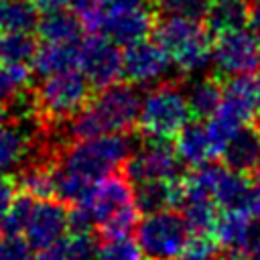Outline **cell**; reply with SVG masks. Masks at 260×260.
<instances>
[{
    "instance_id": "1",
    "label": "cell",
    "mask_w": 260,
    "mask_h": 260,
    "mask_svg": "<svg viewBox=\"0 0 260 260\" xmlns=\"http://www.w3.org/2000/svg\"><path fill=\"white\" fill-rule=\"evenodd\" d=\"M140 93L134 83H112L69 118V136L75 140L102 134L130 132L138 124Z\"/></svg>"
},
{
    "instance_id": "2",
    "label": "cell",
    "mask_w": 260,
    "mask_h": 260,
    "mask_svg": "<svg viewBox=\"0 0 260 260\" xmlns=\"http://www.w3.org/2000/svg\"><path fill=\"white\" fill-rule=\"evenodd\" d=\"M130 152L132 138L128 132L102 134L69 144L65 150H61L55 162L87 183H98L100 179L112 175L114 169L122 167Z\"/></svg>"
},
{
    "instance_id": "3",
    "label": "cell",
    "mask_w": 260,
    "mask_h": 260,
    "mask_svg": "<svg viewBox=\"0 0 260 260\" xmlns=\"http://www.w3.org/2000/svg\"><path fill=\"white\" fill-rule=\"evenodd\" d=\"M154 41L171 57L173 65L185 73L193 75L203 71L211 61L213 41L207 26L199 20L185 16H167L154 24Z\"/></svg>"
},
{
    "instance_id": "4",
    "label": "cell",
    "mask_w": 260,
    "mask_h": 260,
    "mask_svg": "<svg viewBox=\"0 0 260 260\" xmlns=\"http://www.w3.org/2000/svg\"><path fill=\"white\" fill-rule=\"evenodd\" d=\"M132 183L120 175H108L100 179L83 205L89 207L95 225L100 228L104 238L112 236H128L138 225V207L134 201Z\"/></svg>"
},
{
    "instance_id": "5",
    "label": "cell",
    "mask_w": 260,
    "mask_h": 260,
    "mask_svg": "<svg viewBox=\"0 0 260 260\" xmlns=\"http://www.w3.org/2000/svg\"><path fill=\"white\" fill-rule=\"evenodd\" d=\"M191 120V110L187 95L177 83H158L152 87L138 114V128L146 138L167 140L181 132V128Z\"/></svg>"
},
{
    "instance_id": "6",
    "label": "cell",
    "mask_w": 260,
    "mask_h": 260,
    "mask_svg": "<svg viewBox=\"0 0 260 260\" xmlns=\"http://www.w3.org/2000/svg\"><path fill=\"white\" fill-rule=\"evenodd\" d=\"M91 87L81 69L47 75L35 93V112L47 122L69 120L91 100Z\"/></svg>"
},
{
    "instance_id": "7",
    "label": "cell",
    "mask_w": 260,
    "mask_h": 260,
    "mask_svg": "<svg viewBox=\"0 0 260 260\" xmlns=\"http://www.w3.org/2000/svg\"><path fill=\"white\" fill-rule=\"evenodd\" d=\"M256 108L258 102H256L254 79L250 75L228 79V83L223 85V98L219 108L211 118H207V132L211 136L217 154L228 142V138L254 118Z\"/></svg>"
},
{
    "instance_id": "8",
    "label": "cell",
    "mask_w": 260,
    "mask_h": 260,
    "mask_svg": "<svg viewBox=\"0 0 260 260\" xmlns=\"http://www.w3.org/2000/svg\"><path fill=\"white\" fill-rule=\"evenodd\" d=\"M136 240L146 260H175L185 254L191 232L185 217L173 209L148 213L136 225Z\"/></svg>"
},
{
    "instance_id": "9",
    "label": "cell",
    "mask_w": 260,
    "mask_h": 260,
    "mask_svg": "<svg viewBox=\"0 0 260 260\" xmlns=\"http://www.w3.org/2000/svg\"><path fill=\"white\" fill-rule=\"evenodd\" d=\"M211 63L221 79L250 75L260 69V43L244 28L217 35L213 41Z\"/></svg>"
},
{
    "instance_id": "10",
    "label": "cell",
    "mask_w": 260,
    "mask_h": 260,
    "mask_svg": "<svg viewBox=\"0 0 260 260\" xmlns=\"http://www.w3.org/2000/svg\"><path fill=\"white\" fill-rule=\"evenodd\" d=\"M181 160L167 140H152L134 150L124 162V177L138 185L158 179H181Z\"/></svg>"
},
{
    "instance_id": "11",
    "label": "cell",
    "mask_w": 260,
    "mask_h": 260,
    "mask_svg": "<svg viewBox=\"0 0 260 260\" xmlns=\"http://www.w3.org/2000/svg\"><path fill=\"white\" fill-rule=\"evenodd\" d=\"M79 69L98 89L118 83L122 73V53L104 35H91L79 43Z\"/></svg>"
},
{
    "instance_id": "12",
    "label": "cell",
    "mask_w": 260,
    "mask_h": 260,
    "mask_svg": "<svg viewBox=\"0 0 260 260\" xmlns=\"http://www.w3.org/2000/svg\"><path fill=\"white\" fill-rule=\"evenodd\" d=\"M69 230V209L61 199H35L24 238L30 250H47L59 244Z\"/></svg>"
},
{
    "instance_id": "13",
    "label": "cell",
    "mask_w": 260,
    "mask_h": 260,
    "mask_svg": "<svg viewBox=\"0 0 260 260\" xmlns=\"http://www.w3.org/2000/svg\"><path fill=\"white\" fill-rule=\"evenodd\" d=\"M171 65V57L156 41L152 43L142 39L138 43L126 45L122 53V73L134 85H150L160 81L169 73Z\"/></svg>"
},
{
    "instance_id": "14",
    "label": "cell",
    "mask_w": 260,
    "mask_h": 260,
    "mask_svg": "<svg viewBox=\"0 0 260 260\" xmlns=\"http://www.w3.org/2000/svg\"><path fill=\"white\" fill-rule=\"evenodd\" d=\"M154 16L146 6L140 8H104L95 32L108 37L116 45H132L148 37L154 30Z\"/></svg>"
},
{
    "instance_id": "15",
    "label": "cell",
    "mask_w": 260,
    "mask_h": 260,
    "mask_svg": "<svg viewBox=\"0 0 260 260\" xmlns=\"http://www.w3.org/2000/svg\"><path fill=\"white\" fill-rule=\"evenodd\" d=\"M221 160L228 169L248 175L260 165V130L254 126H242L236 130L223 148L219 150Z\"/></svg>"
},
{
    "instance_id": "16",
    "label": "cell",
    "mask_w": 260,
    "mask_h": 260,
    "mask_svg": "<svg viewBox=\"0 0 260 260\" xmlns=\"http://www.w3.org/2000/svg\"><path fill=\"white\" fill-rule=\"evenodd\" d=\"M175 152L179 160L187 167H201L207 165L215 154V146L211 142V136L207 132V124L199 122H187L181 132L175 136Z\"/></svg>"
},
{
    "instance_id": "17",
    "label": "cell",
    "mask_w": 260,
    "mask_h": 260,
    "mask_svg": "<svg viewBox=\"0 0 260 260\" xmlns=\"http://www.w3.org/2000/svg\"><path fill=\"white\" fill-rule=\"evenodd\" d=\"M183 177L181 179H158V181H144L136 185L134 201L140 213H156L171 209L173 205H181L183 197Z\"/></svg>"
},
{
    "instance_id": "18",
    "label": "cell",
    "mask_w": 260,
    "mask_h": 260,
    "mask_svg": "<svg viewBox=\"0 0 260 260\" xmlns=\"http://www.w3.org/2000/svg\"><path fill=\"white\" fill-rule=\"evenodd\" d=\"M250 0H209L205 10V26L217 37L246 28L250 24Z\"/></svg>"
},
{
    "instance_id": "19",
    "label": "cell",
    "mask_w": 260,
    "mask_h": 260,
    "mask_svg": "<svg viewBox=\"0 0 260 260\" xmlns=\"http://www.w3.org/2000/svg\"><path fill=\"white\" fill-rule=\"evenodd\" d=\"M254 195V185L248 181L244 173L232 171L223 165L215 187H213V201L221 209H240L248 213L250 201Z\"/></svg>"
},
{
    "instance_id": "20",
    "label": "cell",
    "mask_w": 260,
    "mask_h": 260,
    "mask_svg": "<svg viewBox=\"0 0 260 260\" xmlns=\"http://www.w3.org/2000/svg\"><path fill=\"white\" fill-rule=\"evenodd\" d=\"M79 43H43V47L37 49V55L32 59L35 71L47 77L79 69Z\"/></svg>"
},
{
    "instance_id": "21",
    "label": "cell",
    "mask_w": 260,
    "mask_h": 260,
    "mask_svg": "<svg viewBox=\"0 0 260 260\" xmlns=\"http://www.w3.org/2000/svg\"><path fill=\"white\" fill-rule=\"evenodd\" d=\"M37 30L43 43H79L83 24L77 14L65 12V8H61L45 12L39 18Z\"/></svg>"
},
{
    "instance_id": "22",
    "label": "cell",
    "mask_w": 260,
    "mask_h": 260,
    "mask_svg": "<svg viewBox=\"0 0 260 260\" xmlns=\"http://www.w3.org/2000/svg\"><path fill=\"white\" fill-rule=\"evenodd\" d=\"M16 189L30 195L32 199H51L55 197V171L51 160H32L24 165L16 179Z\"/></svg>"
},
{
    "instance_id": "23",
    "label": "cell",
    "mask_w": 260,
    "mask_h": 260,
    "mask_svg": "<svg viewBox=\"0 0 260 260\" xmlns=\"http://www.w3.org/2000/svg\"><path fill=\"white\" fill-rule=\"evenodd\" d=\"M30 150V136L20 122L0 124V177L18 167Z\"/></svg>"
},
{
    "instance_id": "24",
    "label": "cell",
    "mask_w": 260,
    "mask_h": 260,
    "mask_svg": "<svg viewBox=\"0 0 260 260\" xmlns=\"http://www.w3.org/2000/svg\"><path fill=\"white\" fill-rule=\"evenodd\" d=\"M217 203L211 197H183L181 209L191 236H213L217 221Z\"/></svg>"
},
{
    "instance_id": "25",
    "label": "cell",
    "mask_w": 260,
    "mask_h": 260,
    "mask_svg": "<svg viewBox=\"0 0 260 260\" xmlns=\"http://www.w3.org/2000/svg\"><path fill=\"white\" fill-rule=\"evenodd\" d=\"M185 95H187L189 110H191L193 118H197V120L211 118L215 114V110L219 108V104H221L223 87L213 77H201V79H197L189 85Z\"/></svg>"
},
{
    "instance_id": "26",
    "label": "cell",
    "mask_w": 260,
    "mask_h": 260,
    "mask_svg": "<svg viewBox=\"0 0 260 260\" xmlns=\"http://www.w3.org/2000/svg\"><path fill=\"white\" fill-rule=\"evenodd\" d=\"M32 0H2L0 2V30L30 32L39 24V14Z\"/></svg>"
},
{
    "instance_id": "27",
    "label": "cell",
    "mask_w": 260,
    "mask_h": 260,
    "mask_svg": "<svg viewBox=\"0 0 260 260\" xmlns=\"http://www.w3.org/2000/svg\"><path fill=\"white\" fill-rule=\"evenodd\" d=\"M30 83V69L24 63L0 61V106L8 108L20 100Z\"/></svg>"
},
{
    "instance_id": "28",
    "label": "cell",
    "mask_w": 260,
    "mask_h": 260,
    "mask_svg": "<svg viewBox=\"0 0 260 260\" xmlns=\"http://www.w3.org/2000/svg\"><path fill=\"white\" fill-rule=\"evenodd\" d=\"M37 41L30 32L2 30L0 35V61L4 63H28L37 55Z\"/></svg>"
},
{
    "instance_id": "29",
    "label": "cell",
    "mask_w": 260,
    "mask_h": 260,
    "mask_svg": "<svg viewBox=\"0 0 260 260\" xmlns=\"http://www.w3.org/2000/svg\"><path fill=\"white\" fill-rule=\"evenodd\" d=\"M35 205V199L26 193H16L10 209L6 211V215L0 221V232L4 236H22L30 217V209Z\"/></svg>"
},
{
    "instance_id": "30",
    "label": "cell",
    "mask_w": 260,
    "mask_h": 260,
    "mask_svg": "<svg viewBox=\"0 0 260 260\" xmlns=\"http://www.w3.org/2000/svg\"><path fill=\"white\" fill-rule=\"evenodd\" d=\"M98 260H146L138 240L128 236H112L100 244Z\"/></svg>"
},
{
    "instance_id": "31",
    "label": "cell",
    "mask_w": 260,
    "mask_h": 260,
    "mask_svg": "<svg viewBox=\"0 0 260 260\" xmlns=\"http://www.w3.org/2000/svg\"><path fill=\"white\" fill-rule=\"evenodd\" d=\"M65 260H98L100 244L89 232H71L69 238L61 240Z\"/></svg>"
},
{
    "instance_id": "32",
    "label": "cell",
    "mask_w": 260,
    "mask_h": 260,
    "mask_svg": "<svg viewBox=\"0 0 260 260\" xmlns=\"http://www.w3.org/2000/svg\"><path fill=\"white\" fill-rule=\"evenodd\" d=\"M156 10L167 14V16H185L199 20L205 16L209 0H152Z\"/></svg>"
},
{
    "instance_id": "33",
    "label": "cell",
    "mask_w": 260,
    "mask_h": 260,
    "mask_svg": "<svg viewBox=\"0 0 260 260\" xmlns=\"http://www.w3.org/2000/svg\"><path fill=\"white\" fill-rule=\"evenodd\" d=\"M30 246L22 236H4L0 240V260H28Z\"/></svg>"
},
{
    "instance_id": "34",
    "label": "cell",
    "mask_w": 260,
    "mask_h": 260,
    "mask_svg": "<svg viewBox=\"0 0 260 260\" xmlns=\"http://www.w3.org/2000/svg\"><path fill=\"white\" fill-rule=\"evenodd\" d=\"M16 197V183L10 177H0V221L10 209L12 201Z\"/></svg>"
},
{
    "instance_id": "35",
    "label": "cell",
    "mask_w": 260,
    "mask_h": 260,
    "mask_svg": "<svg viewBox=\"0 0 260 260\" xmlns=\"http://www.w3.org/2000/svg\"><path fill=\"white\" fill-rule=\"evenodd\" d=\"M110 0H73L71 6L75 8L77 16H83V14H89V12H98L102 8H106Z\"/></svg>"
},
{
    "instance_id": "36",
    "label": "cell",
    "mask_w": 260,
    "mask_h": 260,
    "mask_svg": "<svg viewBox=\"0 0 260 260\" xmlns=\"http://www.w3.org/2000/svg\"><path fill=\"white\" fill-rule=\"evenodd\" d=\"M35 6L43 12H51V10H61V8H67L73 0H32Z\"/></svg>"
},
{
    "instance_id": "37",
    "label": "cell",
    "mask_w": 260,
    "mask_h": 260,
    "mask_svg": "<svg viewBox=\"0 0 260 260\" xmlns=\"http://www.w3.org/2000/svg\"><path fill=\"white\" fill-rule=\"evenodd\" d=\"M250 32L256 37V41L260 43V4H256V8L250 14Z\"/></svg>"
},
{
    "instance_id": "38",
    "label": "cell",
    "mask_w": 260,
    "mask_h": 260,
    "mask_svg": "<svg viewBox=\"0 0 260 260\" xmlns=\"http://www.w3.org/2000/svg\"><path fill=\"white\" fill-rule=\"evenodd\" d=\"M148 0H110V6H116V8H140V6H146Z\"/></svg>"
},
{
    "instance_id": "39",
    "label": "cell",
    "mask_w": 260,
    "mask_h": 260,
    "mask_svg": "<svg viewBox=\"0 0 260 260\" xmlns=\"http://www.w3.org/2000/svg\"><path fill=\"white\" fill-rule=\"evenodd\" d=\"M254 87H256V102H258V108H260V69L254 77Z\"/></svg>"
},
{
    "instance_id": "40",
    "label": "cell",
    "mask_w": 260,
    "mask_h": 260,
    "mask_svg": "<svg viewBox=\"0 0 260 260\" xmlns=\"http://www.w3.org/2000/svg\"><path fill=\"white\" fill-rule=\"evenodd\" d=\"M248 260H260V236H258V242H256V246H254V250H252Z\"/></svg>"
},
{
    "instance_id": "41",
    "label": "cell",
    "mask_w": 260,
    "mask_h": 260,
    "mask_svg": "<svg viewBox=\"0 0 260 260\" xmlns=\"http://www.w3.org/2000/svg\"><path fill=\"white\" fill-rule=\"evenodd\" d=\"M185 260H221V258H217L215 254H211V256H193V258H185Z\"/></svg>"
},
{
    "instance_id": "42",
    "label": "cell",
    "mask_w": 260,
    "mask_h": 260,
    "mask_svg": "<svg viewBox=\"0 0 260 260\" xmlns=\"http://www.w3.org/2000/svg\"><path fill=\"white\" fill-rule=\"evenodd\" d=\"M254 187L260 189V165L254 169Z\"/></svg>"
},
{
    "instance_id": "43",
    "label": "cell",
    "mask_w": 260,
    "mask_h": 260,
    "mask_svg": "<svg viewBox=\"0 0 260 260\" xmlns=\"http://www.w3.org/2000/svg\"><path fill=\"white\" fill-rule=\"evenodd\" d=\"M256 128H258V130H260V116H258V118H256Z\"/></svg>"
},
{
    "instance_id": "44",
    "label": "cell",
    "mask_w": 260,
    "mask_h": 260,
    "mask_svg": "<svg viewBox=\"0 0 260 260\" xmlns=\"http://www.w3.org/2000/svg\"><path fill=\"white\" fill-rule=\"evenodd\" d=\"M254 2H256V4H260V0H254Z\"/></svg>"
},
{
    "instance_id": "45",
    "label": "cell",
    "mask_w": 260,
    "mask_h": 260,
    "mask_svg": "<svg viewBox=\"0 0 260 260\" xmlns=\"http://www.w3.org/2000/svg\"><path fill=\"white\" fill-rule=\"evenodd\" d=\"M0 2H2V0H0Z\"/></svg>"
}]
</instances>
